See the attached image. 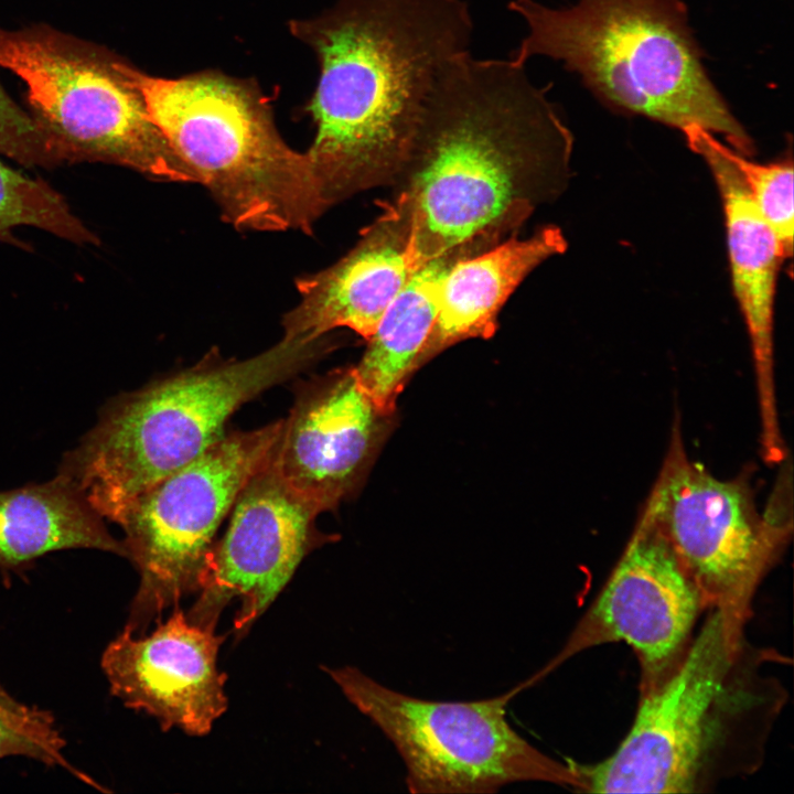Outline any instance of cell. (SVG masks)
Listing matches in <instances>:
<instances>
[{
  "label": "cell",
  "instance_id": "20",
  "mask_svg": "<svg viewBox=\"0 0 794 794\" xmlns=\"http://www.w3.org/2000/svg\"><path fill=\"white\" fill-rule=\"evenodd\" d=\"M31 225L76 243H97L54 190L0 162V237Z\"/></svg>",
  "mask_w": 794,
  "mask_h": 794
},
{
  "label": "cell",
  "instance_id": "7",
  "mask_svg": "<svg viewBox=\"0 0 794 794\" xmlns=\"http://www.w3.org/2000/svg\"><path fill=\"white\" fill-rule=\"evenodd\" d=\"M347 700L390 740L415 794L495 793L516 782L578 785L571 765L540 752L508 722L519 694L472 701H436L388 688L362 670L326 668Z\"/></svg>",
  "mask_w": 794,
  "mask_h": 794
},
{
  "label": "cell",
  "instance_id": "10",
  "mask_svg": "<svg viewBox=\"0 0 794 794\" xmlns=\"http://www.w3.org/2000/svg\"><path fill=\"white\" fill-rule=\"evenodd\" d=\"M775 501L760 513L744 478L721 480L693 461L675 422L639 519L669 544L706 604L744 615L792 528Z\"/></svg>",
  "mask_w": 794,
  "mask_h": 794
},
{
  "label": "cell",
  "instance_id": "14",
  "mask_svg": "<svg viewBox=\"0 0 794 794\" xmlns=\"http://www.w3.org/2000/svg\"><path fill=\"white\" fill-rule=\"evenodd\" d=\"M225 637L191 623L178 605L150 635L126 629L101 658L111 693L125 706L154 717L163 730L207 734L226 711V676L217 667Z\"/></svg>",
  "mask_w": 794,
  "mask_h": 794
},
{
  "label": "cell",
  "instance_id": "6",
  "mask_svg": "<svg viewBox=\"0 0 794 794\" xmlns=\"http://www.w3.org/2000/svg\"><path fill=\"white\" fill-rule=\"evenodd\" d=\"M121 60L46 24L0 28V66L25 84L33 115L67 160H103L160 180L198 182L151 120Z\"/></svg>",
  "mask_w": 794,
  "mask_h": 794
},
{
  "label": "cell",
  "instance_id": "23",
  "mask_svg": "<svg viewBox=\"0 0 794 794\" xmlns=\"http://www.w3.org/2000/svg\"><path fill=\"white\" fill-rule=\"evenodd\" d=\"M0 153L25 165L52 167L67 160L50 130L17 105L1 84Z\"/></svg>",
  "mask_w": 794,
  "mask_h": 794
},
{
  "label": "cell",
  "instance_id": "12",
  "mask_svg": "<svg viewBox=\"0 0 794 794\" xmlns=\"http://www.w3.org/2000/svg\"><path fill=\"white\" fill-rule=\"evenodd\" d=\"M706 605L699 588L666 539L637 519L607 583L566 645L519 686L530 687L588 647L624 642L641 663L646 689L679 659Z\"/></svg>",
  "mask_w": 794,
  "mask_h": 794
},
{
  "label": "cell",
  "instance_id": "9",
  "mask_svg": "<svg viewBox=\"0 0 794 794\" xmlns=\"http://www.w3.org/2000/svg\"><path fill=\"white\" fill-rule=\"evenodd\" d=\"M282 421L225 433L127 506L118 524L126 557L140 575L128 632L143 635L165 609L200 592L217 529L247 481L269 459Z\"/></svg>",
  "mask_w": 794,
  "mask_h": 794
},
{
  "label": "cell",
  "instance_id": "18",
  "mask_svg": "<svg viewBox=\"0 0 794 794\" xmlns=\"http://www.w3.org/2000/svg\"><path fill=\"white\" fill-rule=\"evenodd\" d=\"M93 548L126 557L104 518L68 478L0 492V567H19L47 552Z\"/></svg>",
  "mask_w": 794,
  "mask_h": 794
},
{
  "label": "cell",
  "instance_id": "5",
  "mask_svg": "<svg viewBox=\"0 0 794 794\" xmlns=\"http://www.w3.org/2000/svg\"><path fill=\"white\" fill-rule=\"evenodd\" d=\"M120 68L229 223L311 232L329 205L308 154L282 140L256 84L215 71L157 77L124 60Z\"/></svg>",
  "mask_w": 794,
  "mask_h": 794
},
{
  "label": "cell",
  "instance_id": "1",
  "mask_svg": "<svg viewBox=\"0 0 794 794\" xmlns=\"http://www.w3.org/2000/svg\"><path fill=\"white\" fill-rule=\"evenodd\" d=\"M526 64L466 53L443 71L418 119L389 201L417 270L517 235L568 185L573 137Z\"/></svg>",
  "mask_w": 794,
  "mask_h": 794
},
{
  "label": "cell",
  "instance_id": "8",
  "mask_svg": "<svg viewBox=\"0 0 794 794\" xmlns=\"http://www.w3.org/2000/svg\"><path fill=\"white\" fill-rule=\"evenodd\" d=\"M742 618L715 608L674 666L643 697L616 750L592 765L570 762L592 793H693L740 697H732Z\"/></svg>",
  "mask_w": 794,
  "mask_h": 794
},
{
  "label": "cell",
  "instance_id": "22",
  "mask_svg": "<svg viewBox=\"0 0 794 794\" xmlns=\"http://www.w3.org/2000/svg\"><path fill=\"white\" fill-rule=\"evenodd\" d=\"M729 154L753 204L777 237L785 259L792 258L794 233L792 158L762 163L749 159L730 147Z\"/></svg>",
  "mask_w": 794,
  "mask_h": 794
},
{
  "label": "cell",
  "instance_id": "16",
  "mask_svg": "<svg viewBox=\"0 0 794 794\" xmlns=\"http://www.w3.org/2000/svg\"><path fill=\"white\" fill-rule=\"evenodd\" d=\"M339 261L298 280L300 302L286 314L285 336L316 340L347 328L368 340L416 271L408 259L409 229L388 201Z\"/></svg>",
  "mask_w": 794,
  "mask_h": 794
},
{
  "label": "cell",
  "instance_id": "17",
  "mask_svg": "<svg viewBox=\"0 0 794 794\" xmlns=\"http://www.w3.org/2000/svg\"><path fill=\"white\" fill-rule=\"evenodd\" d=\"M512 236L455 261L441 278L436 316L418 368L447 347L468 339H489L514 290L540 264L568 247L562 230L547 225L527 238Z\"/></svg>",
  "mask_w": 794,
  "mask_h": 794
},
{
  "label": "cell",
  "instance_id": "15",
  "mask_svg": "<svg viewBox=\"0 0 794 794\" xmlns=\"http://www.w3.org/2000/svg\"><path fill=\"white\" fill-rule=\"evenodd\" d=\"M707 164L718 189L725 218L731 285L745 324L753 361L763 460L785 457L774 376V307L777 277L786 260L772 228L762 217L729 154V146L702 129L683 133Z\"/></svg>",
  "mask_w": 794,
  "mask_h": 794
},
{
  "label": "cell",
  "instance_id": "11",
  "mask_svg": "<svg viewBox=\"0 0 794 794\" xmlns=\"http://www.w3.org/2000/svg\"><path fill=\"white\" fill-rule=\"evenodd\" d=\"M319 514L285 484L270 454L239 492L228 527L208 555L203 587L185 613L187 620L216 629L223 610L237 600L234 631L237 636L245 634L303 558L334 540L318 530Z\"/></svg>",
  "mask_w": 794,
  "mask_h": 794
},
{
  "label": "cell",
  "instance_id": "21",
  "mask_svg": "<svg viewBox=\"0 0 794 794\" xmlns=\"http://www.w3.org/2000/svg\"><path fill=\"white\" fill-rule=\"evenodd\" d=\"M64 747L65 741L50 712L18 701L0 686V758L24 755L47 765H60L96 785L71 765L63 754Z\"/></svg>",
  "mask_w": 794,
  "mask_h": 794
},
{
  "label": "cell",
  "instance_id": "4",
  "mask_svg": "<svg viewBox=\"0 0 794 794\" xmlns=\"http://www.w3.org/2000/svg\"><path fill=\"white\" fill-rule=\"evenodd\" d=\"M322 337L283 339L246 360L208 354L196 365L112 398L58 473L93 508L118 524L127 506L155 482L190 463L225 434L240 406L316 361Z\"/></svg>",
  "mask_w": 794,
  "mask_h": 794
},
{
  "label": "cell",
  "instance_id": "2",
  "mask_svg": "<svg viewBox=\"0 0 794 794\" xmlns=\"http://www.w3.org/2000/svg\"><path fill=\"white\" fill-rule=\"evenodd\" d=\"M289 28L319 62L307 154L328 205L393 185L439 77L470 53L468 2L337 0Z\"/></svg>",
  "mask_w": 794,
  "mask_h": 794
},
{
  "label": "cell",
  "instance_id": "3",
  "mask_svg": "<svg viewBox=\"0 0 794 794\" xmlns=\"http://www.w3.org/2000/svg\"><path fill=\"white\" fill-rule=\"evenodd\" d=\"M526 33L508 57L564 63L607 108L682 133L719 135L750 157L754 142L710 79L682 0H579L550 8L511 0Z\"/></svg>",
  "mask_w": 794,
  "mask_h": 794
},
{
  "label": "cell",
  "instance_id": "19",
  "mask_svg": "<svg viewBox=\"0 0 794 794\" xmlns=\"http://www.w3.org/2000/svg\"><path fill=\"white\" fill-rule=\"evenodd\" d=\"M461 255H449L418 268L387 310L353 372L377 408L393 415L396 400L418 360L436 316L441 278Z\"/></svg>",
  "mask_w": 794,
  "mask_h": 794
},
{
  "label": "cell",
  "instance_id": "13",
  "mask_svg": "<svg viewBox=\"0 0 794 794\" xmlns=\"http://www.w3.org/2000/svg\"><path fill=\"white\" fill-rule=\"evenodd\" d=\"M389 417L353 368L311 380L282 421L271 462L298 496L320 513L333 509L361 482Z\"/></svg>",
  "mask_w": 794,
  "mask_h": 794
}]
</instances>
